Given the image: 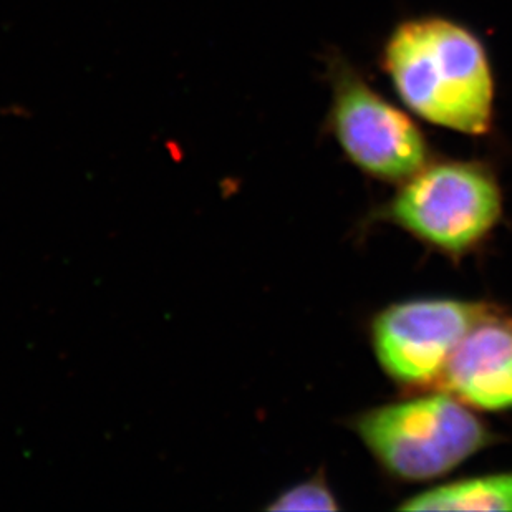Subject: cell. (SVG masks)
Wrapping results in <instances>:
<instances>
[{"label": "cell", "mask_w": 512, "mask_h": 512, "mask_svg": "<svg viewBox=\"0 0 512 512\" xmlns=\"http://www.w3.org/2000/svg\"><path fill=\"white\" fill-rule=\"evenodd\" d=\"M385 68L411 112L464 135L493 123L488 55L469 30L445 19L410 20L388 40Z\"/></svg>", "instance_id": "cell-1"}, {"label": "cell", "mask_w": 512, "mask_h": 512, "mask_svg": "<svg viewBox=\"0 0 512 512\" xmlns=\"http://www.w3.org/2000/svg\"><path fill=\"white\" fill-rule=\"evenodd\" d=\"M385 473L400 481H431L498 441L473 408L443 390L375 406L350 420Z\"/></svg>", "instance_id": "cell-2"}, {"label": "cell", "mask_w": 512, "mask_h": 512, "mask_svg": "<svg viewBox=\"0 0 512 512\" xmlns=\"http://www.w3.org/2000/svg\"><path fill=\"white\" fill-rule=\"evenodd\" d=\"M503 216V191L478 161H438L400 184L380 218L446 256L481 246Z\"/></svg>", "instance_id": "cell-3"}, {"label": "cell", "mask_w": 512, "mask_h": 512, "mask_svg": "<svg viewBox=\"0 0 512 512\" xmlns=\"http://www.w3.org/2000/svg\"><path fill=\"white\" fill-rule=\"evenodd\" d=\"M486 305L433 297L380 310L370 324V342L385 375L410 392L438 390L451 355Z\"/></svg>", "instance_id": "cell-4"}, {"label": "cell", "mask_w": 512, "mask_h": 512, "mask_svg": "<svg viewBox=\"0 0 512 512\" xmlns=\"http://www.w3.org/2000/svg\"><path fill=\"white\" fill-rule=\"evenodd\" d=\"M330 126L358 170L385 183H405L430 163L428 143L410 116L352 72L335 82Z\"/></svg>", "instance_id": "cell-5"}, {"label": "cell", "mask_w": 512, "mask_h": 512, "mask_svg": "<svg viewBox=\"0 0 512 512\" xmlns=\"http://www.w3.org/2000/svg\"><path fill=\"white\" fill-rule=\"evenodd\" d=\"M438 390L473 410H511V314L493 304L484 307L451 355Z\"/></svg>", "instance_id": "cell-6"}, {"label": "cell", "mask_w": 512, "mask_h": 512, "mask_svg": "<svg viewBox=\"0 0 512 512\" xmlns=\"http://www.w3.org/2000/svg\"><path fill=\"white\" fill-rule=\"evenodd\" d=\"M401 511H512V471L458 479L405 499Z\"/></svg>", "instance_id": "cell-7"}, {"label": "cell", "mask_w": 512, "mask_h": 512, "mask_svg": "<svg viewBox=\"0 0 512 512\" xmlns=\"http://www.w3.org/2000/svg\"><path fill=\"white\" fill-rule=\"evenodd\" d=\"M267 511H339L340 504L324 473L287 488L267 506Z\"/></svg>", "instance_id": "cell-8"}]
</instances>
